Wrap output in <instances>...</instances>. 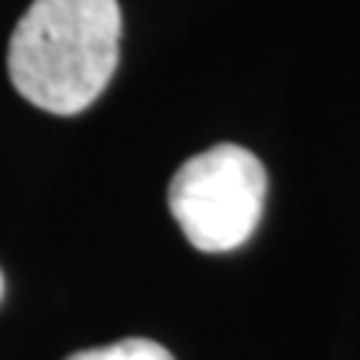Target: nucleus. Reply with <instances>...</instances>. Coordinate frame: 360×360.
Returning <instances> with one entry per match:
<instances>
[{"label":"nucleus","mask_w":360,"mask_h":360,"mask_svg":"<svg viewBox=\"0 0 360 360\" xmlns=\"http://www.w3.org/2000/svg\"><path fill=\"white\" fill-rule=\"evenodd\" d=\"M117 0H33L9 39V78L51 115H78L108 87L120 54Z\"/></svg>","instance_id":"nucleus-1"},{"label":"nucleus","mask_w":360,"mask_h":360,"mask_svg":"<svg viewBox=\"0 0 360 360\" xmlns=\"http://www.w3.org/2000/svg\"><path fill=\"white\" fill-rule=\"evenodd\" d=\"M267 172L240 144L189 156L168 186V210L201 252H231L252 238L264 213Z\"/></svg>","instance_id":"nucleus-2"},{"label":"nucleus","mask_w":360,"mask_h":360,"mask_svg":"<svg viewBox=\"0 0 360 360\" xmlns=\"http://www.w3.org/2000/svg\"><path fill=\"white\" fill-rule=\"evenodd\" d=\"M66 360H174L165 345L153 340H120L115 345H99L87 348V352H75Z\"/></svg>","instance_id":"nucleus-3"},{"label":"nucleus","mask_w":360,"mask_h":360,"mask_svg":"<svg viewBox=\"0 0 360 360\" xmlns=\"http://www.w3.org/2000/svg\"><path fill=\"white\" fill-rule=\"evenodd\" d=\"M0 297H4V274H0Z\"/></svg>","instance_id":"nucleus-4"}]
</instances>
